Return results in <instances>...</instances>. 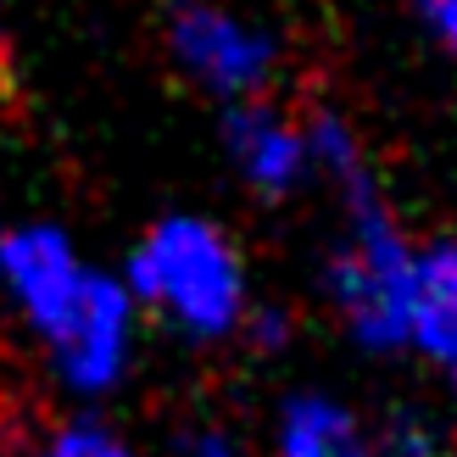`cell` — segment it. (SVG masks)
Returning a JSON list of instances; mask_svg holds the SVG:
<instances>
[{"label":"cell","mask_w":457,"mask_h":457,"mask_svg":"<svg viewBox=\"0 0 457 457\" xmlns=\"http://www.w3.org/2000/svg\"><path fill=\"white\" fill-rule=\"evenodd\" d=\"M228 140H235V156H240L245 179L257 190H268V195L285 190L307 162V140L290 123L273 118L268 106H240L235 118H228Z\"/></svg>","instance_id":"obj_6"},{"label":"cell","mask_w":457,"mask_h":457,"mask_svg":"<svg viewBox=\"0 0 457 457\" xmlns=\"http://www.w3.org/2000/svg\"><path fill=\"white\" fill-rule=\"evenodd\" d=\"M374 457H446L441 441L424 429V419L413 413H396L391 424H385V436H379V452Z\"/></svg>","instance_id":"obj_8"},{"label":"cell","mask_w":457,"mask_h":457,"mask_svg":"<svg viewBox=\"0 0 457 457\" xmlns=\"http://www.w3.org/2000/svg\"><path fill=\"white\" fill-rule=\"evenodd\" d=\"M407 335L429 357L457 362V245H441L413 262V295H407Z\"/></svg>","instance_id":"obj_5"},{"label":"cell","mask_w":457,"mask_h":457,"mask_svg":"<svg viewBox=\"0 0 457 457\" xmlns=\"http://www.w3.org/2000/svg\"><path fill=\"white\" fill-rule=\"evenodd\" d=\"M134 285L179 312L195 335H223L240 312V257L218 228L195 218H168L134 257Z\"/></svg>","instance_id":"obj_1"},{"label":"cell","mask_w":457,"mask_h":457,"mask_svg":"<svg viewBox=\"0 0 457 457\" xmlns=\"http://www.w3.org/2000/svg\"><path fill=\"white\" fill-rule=\"evenodd\" d=\"M0 273H6L12 295L39 329H51L84 285V268L73 262V251H67L56 228H12V235H0Z\"/></svg>","instance_id":"obj_4"},{"label":"cell","mask_w":457,"mask_h":457,"mask_svg":"<svg viewBox=\"0 0 457 457\" xmlns=\"http://www.w3.org/2000/svg\"><path fill=\"white\" fill-rule=\"evenodd\" d=\"M185 457H235V452H228L218 436H201V441H190V446H185Z\"/></svg>","instance_id":"obj_11"},{"label":"cell","mask_w":457,"mask_h":457,"mask_svg":"<svg viewBox=\"0 0 457 457\" xmlns=\"http://www.w3.org/2000/svg\"><path fill=\"white\" fill-rule=\"evenodd\" d=\"M45 340H51L62 374L73 385H84V391L112 385L118 369H123V340H129V295H123V285L101 279V273H84L79 295L67 302V312L56 324L45 329Z\"/></svg>","instance_id":"obj_2"},{"label":"cell","mask_w":457,"mask_h":457,"mask_svg":"<svg viewBox=\"0 0 457 457\" xmlns=\"http://www.w3.org/2000/svg\"><path fill=\"white\" fill-rule=\"evenodd\" d=\"M39 457H129L118 441L106 436V429H96V424H79V429H62V436L45 446Z\"/></svg>","instance_id":"obj_9"},{"label":"cell","mask_w":457,"mask_h":457,"mask_svg":"<svg viewBox=\"0 0 457 457\" xmlns=\"http://www.w3.org/2000/svg\"><path fill=\"white\" fill-rule=\"evenodd\" d=\"M279 457H369L357 441V424L340 413L324 396H302L285 413V436H279Z\"/></svg>","instance_id":"obj_7"},{"label":"cell","mask_w":457,"mask_h":457,"mask_svg":"<svg viewBox=\"0 0 457 457\" xmlns=\"http://www.w3.org/2000/svg\"><path fill=\"white\" fill-rule=\"evenodd\" d=\"M419 6H424L429 22H436V34L457 45V0H419Z\"/></svg>","instance_id":"obj_10"},{"label":"cell","mask_w":457,"mask_h":457,"mask_svg":"<svg viewBox=\"0 0 457 457\" xmlns=\"http://www.w3.org/2000/svg\"><path fill=\"white\" fill-rule=\"evenodd\" d=\"M173 51L212 89H228V96L257 89L262 73H268V39L240 29L235 17H223L212 6H195V0H185V6L173 12Z\"/></svg>","instance_id":"obj_3"},{"label":"cell","mask_w":457,"mask_h":457,"mask_svg":"<svg viewBox=\"0 0 457 457\" xmlns=\"http://www.w3.org/2000/svg\"><path fill=\"white\" fill-rule=\"evenodd\" d=\"M452 374H457V362H452Z\"/></svg>","instance_id":"obj_12"}]
</instances>
